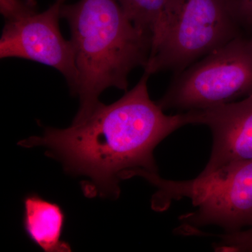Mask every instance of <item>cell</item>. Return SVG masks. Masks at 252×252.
I'll return each instance as SVG.
<instances>
[{"label": "cell", "mask_w": 252, "mask_h": 252, "mask_svg": "<svg viewBox=\"0 0 252 252\" xmlns=\"http://www.w3.org/2000/svg\"><path fill=\"white\" fill-rule=\"evenodd\" d=\"M149 77L144 72L120 99L109 105L100 102L67 128L48 127L41 137L18 144L26 148L42 146L66 171L87 177L82 184L86 196L118 198L121 180L158 173L154 157L158 144L182 126L199 124L198 110L165 114L149 96Z\"/></svg>", "instance_id": "1"}, {"label": "cell", "mask_w": 252, "mask_h": 252, "mask_svg": "<svg viewBox=\"0 0 252 252\" xmlns=\"http://www.w3.org/2000/svg\"><path fill=\"white\" fill-rule=\"evenodd\" d=\"M74 53L77 80L73 94L80 107L73 122L89 116L108 88L127 91L128 76L144 68L152 39L126 16L117 0H80L62 4Z\"/></svg>", "instance_id": "2"}, {"label": "cell", "mask_w": 252, "mask_h": 252, "mask_svg": "<svg viewBox=\"0 0 252 252\" xmlns=\"http://www.w3.org/2000/svg\"><path fill=\"white\" fill-rule=\"evenodd\" d=\"M240 27L223 0H167L144 72H182L240 36Z\"/></svg>", "instance_id": "3"}, {"label": "cell", "mask_w": 252, "mask_h": 252, "mask_svg": "<svg viewBox=\"0 0 252 252\" xmlns=\"http://www.w3.org/2000/svg\"><path fill=\"white\" fill-rule=\"evenodd\" d=\"M157 187L152 204L164 208L172 200L188 198L196 211L182 217L184 224L221 227L234 233L252 225V160L232 162L194 180L175 182L157 174L146 179Z\"/></svg>", "instance_id": "4"}, {"label": "cell", "mask_w": 252, "mask_h": 252, "mask_svg": "<svg viewBox=\"0 0 252 252\" xmlns=\"http://www.w3.org/2000/svg\"><path fill=\"white\" fill-rule=\"evenodd\" d=\"M164 111L202 110L252 94V39L240 35L175 74Z\"/></svg>", "instance_id": "5"}, {"label": "cell", "mask_w": 252, "mask_h": 252, "mask_svg": "<svg viewBox=\"0 0 252 252\" xmlns=\"http://www.w3.org/2000/svg\"><path fill=\"white\" fill-rule=\"evenodd\" d=\"M62 3L38 11L34 0H0L4 25L0 39L1 59L16 58L53 67L65 78L72 94L77 68L72 42L60 29Z\"/></svg>", "instance_id": "6"}, {"label": "cell", "mask_w": 252, "mask_h": 252, "mask_svg": "<svg viewBox=\"0 0 252 252\" xmlns=\"http://www.w3.org/2000/svg\"><path fill=\"white\" fill-rule=\"evenodd\" d=\"M198 111L199 124L208 126L213 136L211 157L203 173L252 160V94L238 102Z\"/></svg>", "instance_id": "7"}, {"label": "cell", "mask_w": 252, "mask_h": 252, "mask_svg": "<svg viewBox=\"0 0 252 252\" xmlns=\"http://www.w3.org/2000/svg\"><path fill=\"white\" fill-rule=\"evenodd\" d=\"M23 204V228L33 243L45 252H72L70 245L62 240L66 216L59 204L36 193L26 195Z\"/></svg>", "instance_id": "8"}, {"label": "cell", "mask_w": 252, "mask_h": 252, "mask_svg": "<svg viewBox=\"0 0 252 252\" xmlns=\"http://www.w3.org/2000/svg\"><path fill=\"white\" fill-rule=\"evenodd\" d=\"M134 25L151 36L167 0H117Z\"/></svg>", "instance_id": "9"}, {"label": "cell", "mask_w": 252, "mask_h": 252, "mask_svg": "<svg viewBox=\"0 0 252 252\" xmlns=\"http://www.w3.org/2000/svg\"><path fill=\"white\" fill-rule=\"evenodd\" d=\"M222 240L215 248L220 252H252V225L245 231L225 233Z\"/></svg>", "instance_id": "10"}, {"label": "cell", "mask_w": 252, "mask_h": 252, "mask_svg": "<svg viewBox=\"0 0 252 252\" xmlns=\"http://www.w3.org/2000/svg\"><path fill=\"white\" fill-rule=\"evenodd\" d=\"M238 24L252 27V0H223Z\"/></svg>", "instance_id": "11"}, {"label": "cell", "mask_w": 252, "mask_h": 252, "mask_svg": "<svg viewBox=\"0 0 252 252\" xmlns=\"http://www.w3.org/2000/svg\"><path fill=\"white\" fill-rule=\"evenodd\" d=\"M57 1H59V2L62 3V4H63V2H64V0H57Z\"/></svg>", "instance_id": "12"}, {"label": "cell", "mask_w": 252, "mask_h": 252, "mask_svg": "<svg viewBox=\"0 0 252 252\" xmlns=\"http://www.w3.org/2000/svg\"><path fill=\"white\" fill-rule=\"evenodd\" d=\"M251 39H252V36Z\"/></svg>", "instance_id": "13"}]
</instances>
